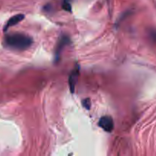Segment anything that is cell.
<instances>
[{
  "label": "cell",
  "instance_id": "6da1fadb",
  "mask_svg": "<svg viewBox=\"0 0 156 156\" xmlns=\"http://www.w3.org/2000/svg\"><path fill=\"white\" fill-rule=\"evenodd\" d=\"M5 45L16 50H24L28 48L33 43V40L29 36L23 34H11L5 37Z\"/></svg>",
  "mask_w": 156,
  "mask_h": 156
},
{
  "label": "cell",
  "instance_id": "7a4b0ae2",
  "mask_svg": "<svg viewBox=\"0 0 156 156\" xmlns=\"http://www.w3.org/2000/svg\"><path fill=\"white\" fill-rule=\"evenodd\" d=\"M99 127L102 128L106 132L110 133L113 131L114 128V123H113V118L110 116H104L99 119L98 122Z\"/></svg>",
  "mask_w": 156,
  "mask_h": 156
},
{
  "label": "cell",
  "instance_id": "3957f363",
  "mask_svg": "<svg viewBox=\"0 0 156 156\" xmlns=\"http://www.w3.org/2000/svg\"><path fill=\"white\" fill-rule=\"evenodd\" d=\"M69 43H70V39H69L68 37H61V39H60L59 43H58V46H57L56 50H55V59H56V60H58V59H59L63 48H64L66 45H67Z\"/></svg>",
  "mask_w": 156,
  "mask_h": 156
},
{
  "label": "cell",
  "instance_id": "277c9868",
  "mask_svg": "<svg viewBox=\"0 0 156 156\" xmlns=\"http://www.w3.org/2000/svg\"><path fill=\"white\" fill-rule=\"evenodd\" d=\"M79 66H76L75 67L74 69L71 72L70 75V78H69V85H70V91L72 93L74 92L75 85H76V80H77V77L79 76Z\"/></svg>",
  "mask_w": 156,
  "mask_h": 156
},
{
  "label": "cell",
  "instance_id": "5b68a950",
  "mask_svg": "<svg viewBox=\"0 0 156 156\" xmlns=\"http://www.w3.org/2000/svg\"><path fill=\"white\" fill-rule=\"evenodd\" d=\"M24 15H22V14H19V15H16L15 16L12 17L6 23V26L4 27V30H6L8 28L12 27V26H14L18 24V23H19L20 21L24 19Z\"/></svg>",
  "mask_w": 156,
  "mask_h": 156
},
{
  "label": "cell",
  "instance_id": "8992f818",
  "mask_svg": "<svg viewBox=\"0 0 156 156\" xmlns=\"http://www.w3.org/2000/svg\"><path fill=\"white\" fill-rule=\"evenodd\" d=\"M62 8L67 12H71V5H70L69 0H64L62 4Z\"/></svg>",
  "mask_w": 156,
  "mask_h": 156
},
{
  "label": "cell",
  "instance_id": "52a82bcc",
  "mask_svg": "<svg viewBox=\"0 0 156 156\" xmlns=\"http://www.w3.org/2000/svg\"><path fill=\"white\" fill-rule=\"evenodd\" d=\"M83 105H84V107L86 108V109H87V110L90 109V105H91V103H90V99H89V98L84 99V100L83 101Z\"/></svg>",
  "mask_w": 156,
  "mask_h": 156
}]
</instances>
